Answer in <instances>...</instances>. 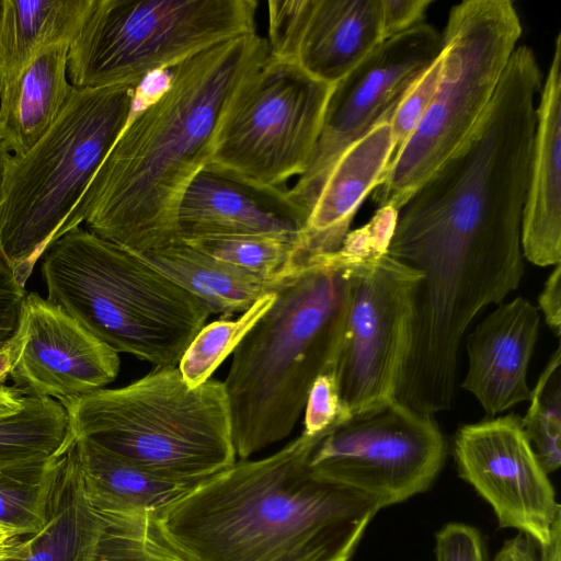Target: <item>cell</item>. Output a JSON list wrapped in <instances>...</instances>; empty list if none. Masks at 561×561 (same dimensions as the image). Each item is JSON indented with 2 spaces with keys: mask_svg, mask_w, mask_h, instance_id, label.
<instances>
[{
  "mask_svg": "<svg viewBox=\"0 0 561 561\" xmlns=\"http://www.w3.org/2000/svg\"><path fill=\"white\" fill-rule=\"evenodd\" d=\"M270 55L256 33L215 45L171 69L168 89L139 108L72 213L93 234L144 255L178 244V211L207 167L225 107L242 79ZM67 231V232H68Z\"/></svg>",
  "mask_w": 561,
  "mask_h": 561,
  "instance_id": "cell-1",
  "label": "cell"
},
{
  "mask_svg": "<svg viewBox=\"0 0 561 561\" xmlns=\"http://www.w3.org/2000/svg\"><path fill=\"white\" fill-rule=\"evenodd\" d=\"M328 430L198 484L158 518L167 542L185 561H348L382 507L310 468Z\"/></svg>",
  "mask_w": 561,
  "mask_h": 561,
  "instance_id": "cell-2",
  "label": "cell"
},
{
  "mask_svg": "<svg viewBox=\"0 0 561 561\" xmlns=\"http://www.w3.org/2000/svg\"><path fill=\"white\" fill-rule=\"evenodd\" d=\"M542 77L514 49L483 115L398 210L388 251L446 248L522 261L520 228Z\"/></svg>",
  "mask_w": 561,
  "mask_h": 561,
  "instance_id": "cell-3",
  "label": "cell"
},
{
  "mask_svg": "<svg viewBox=\"0 0 561 561\" xmlns=\"http://www.w3.org/2000/svg\"><path fill=\"white\" fill-rule=\"evenodd\" d=\"M232 353L224 386L236 455L286 438L316 378L335 370L348 312V271L313 264L285 280Z\"/></svg>",
  "mask_w": 561,
  "mask_h": 561,
  "instance_id": "cell-4",
  "label": "cell"
},
{
  "mask_svg": "<svg viewBox=\"0 0 561 561\" xmlns=\"http://www.w3.org/2000/svg\"><path fill=\"white\" fill-rule=\"evenodd\" d=\"M47 300L117 353L176 366L209 313L142 256L76 227L43 254Z\"/></svg>",
  "mask_w": 561,
  "mask_h": 561,
  "instance_id": "cell-5",
  "label": "cell"
},
{
  "mask_svg": "<svg viewBox=\"0 0 561 561\" xmlns=\"http://www.w3.org/2000/svg\"><path fill=\"white\" fill-rule=\"evenodd\" d=\"M76 439L157 474L202 483L236 462L222 381L190 387L176 366L59 401Z\"/></svg>",
  "mask_w": 561,
  "mask_h": 561,
  "instance_id": "cell-6",
  "label": "cell"
},
{
  "mask_svg": "<svg viewBox=\"0 0 561 561\" xmlns=\"http://www.w3.org/2000/svg\"><path fill=\"white\" fill-rule=\"evenodd\" d=\"M136 87H73L27 152L13 154L0 202V254L24 286L68 221L126 126Z\"/></svg>",
  "mask_w": 561,
  "mask_h": 561,
  "instance_id": "cell-7",
  "label": "cell"
},
{
  "mask_svg": "<svg viewBox=\"0 0 561 561\" xmlns=\"http://www.w3.org/2000/svg\"><path fill=\"white\" fill-rule=\"evenodd\" d=\"M520 35L511 0H466L450 9L435 95L416 130L393 153L374 194L378 209L398 211L466 139L491 102Z\"/></svg>",
  "mask_w": 561,
  "mask_h": 561,
  "instance_id": "cell-8",
  "label": "cell"
},
{
  "mask_svg": "<svg viewBox=\"0 0 561 561\" xmlns=\"http://www.w3.org/2000/svg\"><path fill=\"white\" fill-rule=\"evenodd\" d=\"M255 0H93L70 43L76 88L137 87L148 75L255 32Z\"/></svg>",
  "mask_w": 561,
  "mask_h": 561,
  "instance_id": "cell-9",
  "label": "cell"
},
{
  "mask_svg": "<svg viewBox=\"0 0 561 561\" xmlns=\"http://www.w3.org/2000/svg\"><path fill=\"white\" fill-rule=\"evenodd\" d=\"M333 85L270 53L230 96L205 170L260 188H285L308 169Z\"/></svg>",
  "mask_w": 561,
  "mask_h": 561,
  "instance_id": "cell-10",
  "label": "cell"
},
{
  "mask_svg": "<svg viewBox=\"0 0 561 561\" xmlns=\"http://www.w3.org/2000/svg\"><path fill=\"white\" fill-rule=\"evenodd\" d=\"M347 271L348 312L335 377L352 416L396 400L412 345L421 276L388 254Z\"/></svg>",
  "mask_w": 561,
  "mask_h": 561,
  "instance_id": "cell-11",
  "label": "cell"
},
{
  "mask_svg": "<svg viewBox=\"0 0 561 561\" xmlns=\"http://www.w3.org/2000/svg\"><path fill=\"white\" fill-rule=\"evenodd\" d=\"M445 455L433 415L394 400L335 423L316 445L309 465L375 497L383 508L427 490Z\"/></svg>",
  "mask_w": 561,
  "mask_h": 561,
  "instance_id": "cell-12",
  "label": "cell"
},
{
  "mask_svg": "<svg viewBox=\"0 0 561 561\" xmlns=\"http://www.w3.org/2000/svg\"><path fill=\"white\" fill-rule=\"evenodd\" d=\"M442 48V34L423 23L383 41L333 85L308 169L287 190L307 218L337 160L379 124L390 123L399 103Z\"/></svg>",
  "mask_w": 561,
  "mask_h": 561,
  "instance_id": "cell-13",
  "label": "cell"
},
{
  "mask_svg": "<svg viewBox=\"0 0 561 561\" xmlns=\"http://www.w3.org/2000/svg\"><path fill=\"white\" fill-rule=\"evenodd\" d=\"M459 476L491 505L503 528L530 537L541 549L561 520L548 473L520 423L508 414L461 426L454 442Z\"/></svg>",
  "mask_w": 561,
  "mask_h": 561,
  "instance_id": "cell-14",
  "label": "cell"
},
{
  "mask_svg": "<svg viewBox=\"0 0 561 561\" xmlns=\"http://www.w3.org/2000/svg\"><path fill=\"white\" fill-rule=\"evenodd\" d=\"M5 350L9 376L26 396L82 397L103 389L119 371L117 352L37 293L26 295Z\"/></svg>",
  "mask_w": 561,
  "mask_h": 561,
  "instance_id": "cell-15",
  "label": "cell"
},
{
  "mask_svg": "<svg viewBox=\"0 0 561 561\" xmlns=\"http://www.w3.org/2000/svg\"><path fill=\"white\" fill-rule=\"evenodd\" d=\"M270 53L335 84L383 41L381 0H270Z\"/></svg>",
  "mask_w": 561,
  "mask_h": 561,
  "instance_id": "cell-16",
  "label": "cell"
},
{
  "mask_svg": "<svg viewBox=\"0 0 561 561\" xmlns=\"http://www.w3.org/2000/svg\"><path fill=\"white\" fill-rule=\"evenodd\" d=\"M538 309L516 297L501 304L469 334L468 371L461 387L489 416L529 400L527 373L539 334Z\"/></svg>",
  "mask_w": 561,
  "mask_h": 561,
  "instance_id": "cell-17",
  "label": "cell"
},
{
  "mask_svg": "<svg viewBox=\"0 0 561 561\" xmlns=\"http://www.w3.org/2000/svg\"><path fill=\"white\" fill-rule=\"evenodd\" d=\"M288 188H260L203 170L186 188L178 211L181 241L208 236L279 234L298 238L307 215Z\"/></svg>",
  "mask_w": 561,
  "mask_h": 561,
  "instance_id": "cell-18",
  "label": "cell"
},
{
  "mask_svg": "<svg viewBox=\"0 0 561 561\" xmlns=\"http://www.w3.org/2000/svg\"><path fill=\"white\" fill-rule=\"evenodd\" d=\"M390 123L379 124L347 149L330 172L285 267L290 272L335 252L350 232L366 196L376 188L392 159Z\"/></svg>",
  "mask_w": 561,
  "mask_h": 561,
  "instance_id": "cell-19",
  "label": "cell"
},
{
  "mask_svg": "<svg viewBox=\"0 0 561 561\" xmlns=\"http://www.w3.org/2000/svg\"><path fill=\"white\" fill-rule=\"evenodd\" d=\"M529 182L520 228L524 256L538 266L561 261V34L540 89Z\"/></svg>",
  "mask_w": 561,
  "mask_h": 561,
  "instance_id": "cell-20",
  "label": "cell"
},
{
  "mask_svg": "<svg viewBox=\"0 0 561 561\" xmlns=\"http://www.w3.org/2000/svg\"><path fill=\"white\" fill-rule=\"evenodd\" d=\"M105 518L91 504L76 438L60 454L43 527L0 561H95Z\"/></svg>",
  "mask_w": 561,
  "mask_h": 561,
  "instance_id": "cell-21",
  "label": "cell"
},
{
  "mask_svg": "<svg viewBox=\"0 0 561 561\" xmlns=\"http://www.w3.org/2000/svg\"><path fill=\"white\" fill-rule=\"evenodd\" d=\"M70 43L41 53L0 95V139L23 154L54 125L73 89L67 76Z\"/></svg>",
  "mask_w": 561,
  "mask_h": 561,
  "instance_id": "cell-22",
  "label": "cell"
},
{
  "mask_svg": "<svg viewBox=\"0 0 561 561\" xmlns=\"http://www.w3.org/2000/svg\"><path fill=\"white\" fill-rule=\"evenodd\" d=\"M87 493L96 511L157 519L201 483L170 479L76 439Z\"/></svg>",
  "mask_w": 561,
  "mask_h": 561,
  "instance_id": "cell-23",
  "label": "cell"
},
{
  "mask_svg": "<svg viewBox=\"0 0 561 561\" xmlns=\"http://www.w3.org/2000/svg\"><path fill=\"white\" fill-rule=\"evenodd\" d=\"M140 256L191 293L209 314L225 318L247 311L289 278L280 273L265 277L242 271L184 242Z\"/></svg>",
  "mask_w": 561,
  "mask_h": 561,
  "instance_id": "cell-24",
  "label": "cell"
},
{
  "mask_svg": "<svg viewBox=\"0 0 561 561\" xmlns=\"http://www.w3.org/2000/svg\"><path fill=\"white\" fill-rule=\"evenodd\" d=\"M93 0H4L0 26V95L45 49L71 43Z\"/></svg>",
  "mask_w": 561,
  "mask_h": 561,
  "instance_id": "cell-25",
  "label": "cell"
},
{
  "mask_svg": "<svg viewBox=\"0 0 561 561\" xmlns=\"http://www.w3.org/2000/svg\"><path fill=\"white\" fill-rule=\"evenodd\" d=\"M71 437L67 411L59 401L24 396L16 412L0 416V467L53 457Z\"/></svg>",
  "mask_w": 561,
  "mask_h": 561,
  "instance_id": "cell-26",
  "label": "cell"
},
{
  "mask_svg": "<svg viewBox=\"0 0 561 561\" xmlns=\"http://www.w3.org/2000/svg\"><path fill=\"white\" fill-rule=\"evenodd\" d=\"M64 449L49 458L0 467V524L23 536L33 535L43 527L51 483Z\"/></svg>",
  "mask_w": 561,
  "mask_h": 561,
  "instance_id": "cell-27",
  "label": "cell"
},
{
  "mask_svg": "<svg viewBox=\"0 0 561 561\" xmlns=\"http://www.w3.org/2000/svg\"><path fill=\"white\" fill-rule=\"evenodd\" d=\"M276 293L255 301L236 320H218L205 324L192 340L179 362V370L190 387H197L210 379L211 374L233 353L254 323L272 306Z\"/></svg>",
  "mask_w": 561,
  "mask_h": 561,
  "instance_id": "cell-28",
  "label": "cell"
},
{
  "mask_svg": "<svg viewBox=\"0 0 561 561\" xmlns=\"http://www.w3.org/2000/svg\"><path fill=\"white\" fill-rule=\"evenodd\" d=\"M561 352L558 347L529 397V408L520 417L523 431L546 472L561 465Z\"/></svg>",
  "mask_w": 561,
  "mask_h": 561,
  "instance_id": "cell-29",
  "label": "cell"
},
{
  "mask_svg": "<svg viewBox=\"0 0 561 561\" xmlns=\"http://www.w3.org/2000/svg\"><path fill=\"white\" fill-rule=\"evenodd\" d=\"M297 239L279 234H229L182 242L242 271L271 277L279 274L287 264Z\"/></svg>",
  "mask_w": 561,
  "mask_h": 561,
  "instance_id": "cell-30",
  "label": "cell"
},
{
  "mask_svg": "<svg viewBox=\"0 0 561 561\" xmlns=\"http://www.w3.org/2000/svg\"><path fill=\"white\" fill-rule=\"evenodd\" d=\"M397 215L390 207L378 209L368 224L346 234L339 250L314 260L311 265L351 268L379 260L388 253Z\"/></svg>",
  "mask_w": 561,
  "mask_h": 561,
  "instance_id": "cell-31",
  "label": "cell"
},
{
  "mask_svg": "<svg viewBox=\"0 0 561 561\" xmlns=\"http://www.w3.org/2000/svg\"><path fill=\"white\" fill-rule=\"evenodd\" d=\"M442 67V53L421 75L397 106L390 121L394 152L416 130L435 95Z\"/></svg>",
  "mask_w": 561,
  "mask_h": 561,
  "instance_id": "cell-32",
  "label": "cell"
},
{
  "mask_svg": "<svg viewBox=\"0 0 561 561\" xmlns=\"http://www.w3.org/2000/svg\"><path fill=\"white\" fill-rule=\"evenodd\" d=\"M304 411V432L310 435L321 433L350 417L342 405L335 370L324 371L316 378Z\"/></svg>",
  "mask_w": 561,
  "mask_h": 561,
  "instance_id": "cell-33",
  "label": "cell"
},
{
  "mask_svg": "<svg viewBox=\"0 0 561 561\" xmlns=\"http://www.w3.org/2000/svg\"><path fill=\"white\" fill-rule=\"evenodd\" d=\"M436 561H485L480 533L477 528L449 523L436 534Z\"/></svg>",
  "mask_w": 561,
  "mask_h": 561,
  "instance_id": "cell-34",
  "label": "cell"
},
{
  "mask_svg": "<svg viewBox=\"0 0 561 561\" xmlns=\"http://www.w3.org/2000/svg\"><path fill=\"white\" fill-rule=\"evenodd\" d=\"M26 291L0 254V350L15 335Z\"/></svg>",
  "mask_w": 561,
  "mask_h": 561,
  "instance_id": "cell-35",
  "label": "cell"
},
{
  "mask_svg": "<svg viewBox=\"0 0 561 561\" xmlns=\"http://www.w3.org/2000/svg\"><path fill=\"white\" fill-rule=\"evenodd\" d=\"M431 3V0H381L385 41L425 23Z\"/></svg>",
  "mask_w": 561,
  "mask_h": 561,
  "instance_id": "cell-36",
  "label": "cell"
},
{
  "mask_svg": "<svg viewBox=\"0 0 561 561\" xmlns=\"http://www.w3.org/2000/svg\"><path fill=\"white\" fill-rule=\"evenodd\" d=\"M560 552L557 548L542 552L536 541L519 533L504 542L493 561H561Z\"/></svg>",
  "mask_w": 561,
  "mask_h": 561,
  "instance_id": "cell-37",
  "label": "cell"
},
{
  "mask_svg": "<svg viewBox=\"0 0 561 561\" xmlns=\"http://www.w3.org/2000/svg\"><path fill=\"white\" fill-rule=\"evenodd\" d=\"M538 305L549 329L561 334V265H554L538 297Z\"/></svg>",
  "mask_w": 561,
  "mask_h": 561,
  "instance_id": "cell-38",
  "label": "cell"
},
{
  "mask_svg": "<svg viewBox=\"0 0 561 561\" xmlns=\"http://www.w3.org/2000/svg\"><path fill=\"white\" fill-rule=\"evenodd\" d=\"M26 537L0 524V560L18 557L21 552L22 542Z\"/></svg>",
  "mask_w": 561,
  "mask_h": 561,
  "instance_id": "cell-39",
  "label": "cell"
},
{
  "mask_svg": "<svg viewBox=\"0 0 561 561\" xmlns=\"http://www.w3.org/2000/svg\"><path fill=\"white\" fill-rule=\"evenodd\" d=\"M21 391L0 386V416L16 412L23 403Z\"/></svg>",
  "mask_w": 561,
  "mask_h": 561,
  "instance_id": "cell-40",
  "label": "cell"
},
{
  "mask_svg": "<svg viewBox=\"0 0 561 561\" xmlns=\"http://www.w3.org/2000/svg\"><path fill=\"white\" fill-rule=\"evenodd\" d=\"M11 158L12 154L10 153L7 146L0 139V202L3 195V188Z\"/></svg>",
  "mask_w": 561,
  "mask_h": 561,
  "instance_id": "cell-41",
  "label": "cell"
},
{
  "mask_svg": "<svg viewBox=\"0 0 561 561\" xmlns=\"http://www.w3.org/2000/svg\"><path fill=\"white\" fill-rule=\"evenodd\" d=\"M10 373V358L5 348L0 350V381Z\"/></svg>",
  "mask_w": 561,
  "mask_h": 561,
  "instance_id": "cell-42",
  "label": "cell"
},
{
  "mask_svg": "<svg viewBox=\"0 0 561 561\" xmlns=\"http://www.w3.org/2000/svg\"><path fill=\"white\" fill-rule=\"evenodd\" d=\"M3 3H4V0H0V26H1L2 15H3Z\"/></svg>",
  "mask_w": 561,
  "mask_h": 561,
  "instance_id": "cell-43",
  "label": "cell"
}]
</instances>
